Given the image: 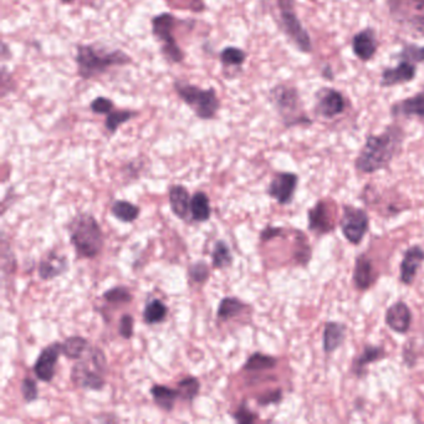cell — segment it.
<instances>
[{
    "instance_id": "1",
    "label": "cell",
    "mask_w": 424,
    "mask_h": 424,
    "mask_svg": "<svg viewBox=\"0 0 424 424\" xmlns=\"http://www.w3.org/2000/svg\"><path fill=\"white\" fill-rule=\"evenodd\" d=\"M404 141V130L392 123L379 134H371L355 161V168L360 173L372 174L387 168L394 157L401 152Z\"/></svg>"
},
{
    "instance_id": "2",
    "label": "cell",
    "mask_w": 424,
    "mask_h": 424,
    "mask_svg": "<svg viewBox=\"0 0 424 424\" xmlns=\"http://www.w3.org/2000/svg\"><path fill=\"white\" fill-rule=\"evenodd\" d=\"M76 50L77 74L82 80H91L103 75L111 67H125L132 62V57L122 50L106 52L84 44L77 45Z\"/></svg>"
},
{
    "instance_id": "3",
    "label": "cell",
    "mask_w": 424,
    "mask_h": 424,
    "mask_svg": "<svg viewBox=\"0 0 424 424\" xmlns=\"http://www.w3.org/2000/svg\"><path fill=\"white\" fill-rule=\"evenodd\" d=\"M69 233L77 256L93 259L103 251V229L93 215L88 213L76 215L69 225Z\"/></svg>"
},
{
    "instance_id": "4",
    "label": "cell",
    "mask_w": 424,
    "mask_h": 424,
    "mask_svg": "<svg viewBox=\"0 0 424 424\" xmlns=\"http://www.w3.org/2000/svg\"><path fill=\"white\" fill-rule=\"evenodd\" d=\"M269 98L285 127L312 125V120L305 111L300 93L295 87L279 84L271 88Z\"/></svg>"
},
{
    "instance_id": "5",
    "label": "cell",
    "mask_w": 424,
    "mask_h": 424,
    "mask_svg": "<svg viewBox=\"0 0 424 424\" xmlns=\"http://www.w3.org/2000/svg\"><path fill=\"white\" fill-rule=\"evenodd\" d=\"M173 87L179 98H182L183 103L192 108L197 118L203 121H210L217 116L220 101L214 87L202 88L183 80H176Z\"/></svg>"
},
{
    "instance_id": "6",
    "label": "cell",
    "mask_w": 424,
    "mask_h": 424,
    "mask_svg": "<svg viewBox=\"0 0 424 424\" xmlns=\"http://www.w3.org/2000/svg\"><path fill=\"white\" fill-rule=\"evenodd\" d=\"M389 14L411 35L424 36V0H389Z\"/></svg>"
},
{
    "instance_id": "7",
    "label": "cell",
    "mask_w": 424,
    "mask_h": 424,
    "mask_svg": "<svg viewBox=\"0 0 424 424\" xmlns=\"http://www.w3.org/2000/svg\"><path fill=\"white\" fill-rule=\"evenodd\" d=\"M276 4L279 9L281 29L285 35L297 46L299 52L310 54L312 52L311 38L297 16L295 0H276Z\"/></svg>"
},
{
    "instance_id": "8",
    "label": "cell",
    "mask_w": 424,
    "mask_h": 424,
    "mask_svg": "<svg viewBox=\"0 0 424 424\" xmlns=\"http://www.w3.org/2000/svg\"><path fill=\"white\" fill-rule=\"evenodd\" d=\"M177 23L178 19L171 13H162L152 19V34L162 42L161 54L171 64H181L185 57L173 35Z\"/></svg>"
},
{
    "instance_id": "9",
    "label": "cell",
    "mask_w": 424,
    "mask_h": 424,
    "mask_svg": "<svg viewBox=\"0 0 424 424\" xmlns=\"http://www.w3.org/2000/svg\"><path fill=\"white\" fill-rule=\"evenodd\" d=\"M340 225H341L343 236L348 239V241L353 246H358L362 243L369 227L367 212L353 205H343V213Z\"/></svg>"
},
{
    "instance_id": "10",
    "label": "cell",
    "mask_w": 424,
    "mask_h": 424,
    "mask_svg": "<svg viewBox=\"0 0 424 424\" xmlns=\"http://www.w3.org/2000/svg\"><path fill=\"white\" fill-rule=\"evenodd\" d=\"M348 103L343 92L336 88L323 87L316 93L315 113L325 120H333L341 116L346 110Z\"/></svg>"
},
{
    "instance_id": "11",
    "label": "cell",
    "mask_w": 424,
    "mask_h": 424,
    "mask_svg": "<svg viewBox=\"0 0 424 424\" xmlns=\"http://www.w3.org/2000/svg\"><path fill=\"white\" fill-rule=\"evenodd\" d=\"M299 177L292 172H279L276 173L268 187V195L275 200L280 205L292 203L297 192Z\"/></svg>"
},
{
    "instance_id": "12",
    "label": "cell",
    "mask_w": 424,
    "mask_h": 424,
    "mask_svg": "<svg viewBox=\"0 0 424 424\" xmlns=\"http://www.w3.org/2000/svg\"><path fill=\"white\" fill-rule=\"evenodd\" d=\"M60 355H62V343H52L45 348H42V351L34 365V373L41 382L50 384L54 379Z\"/></svg>"
},
{
    "instance_id": "13",
    "label": "cell",
    "mask_w": 424,
    "mask_h": 424,
    "mask_svg": "<svg viewBox=\"0 0 424 424\" xmlns=\"http://www.w3.org/2000/svg\"><path fill=\"white\" fill-rule=\"evenodd\" d=\"M91 362L87 358L85 361L75 363L71 369V381L77 387L90 391H101L105 387V379L96 368H90Z\"/></svg>"
},
{
    "instance_id": "14",
    "label": "cell",
    "mask_w": 424,
    "mask_h": 424,
    "mask_svg": "<svg viewBox=\"0 0 424 424\" xmlns=\"http://www.w3.org/2000/svg\"><path fill=\"white\" fill-rule=\"evenodd\" d=\"M309 229L319 235L328 234L336 228L335 218L326 200H319L307 213Z\"/></svg>"
},
{
    "instance_id": "15",
    "label": "cell",
    "mask_w": 424,
    "mask_h": 424,
    "mask_svg": "<svg viewBox=\"0 0 424 424\" xmlns=\"http://www.w3.org/2000/svg\"><path fill=\"white\" fill-rule=\"evenodd\" d=\"M424 249L422 246H413L404 251L403 259L399 265V275L401 281L404 285H412L416 280V276L419 268L423 264Z\"/></svg>"
},
{
    "instance_id": "16",
    "label": "cell",
    "mask_w": 424,
    "mask_h": 424,
    "mask_svg": "<svg viewBox=\"0 0 424 424\" xmlns=\"http://www.w3.org/2000/svg\"><path fill=\"white\" fill-rule=\"evenodd\" d=\"M417 65L407 60H399V65L387 67L381 75V86L392 87L401 84H407L416 79Z\"/></svg>"
},
{
    "instance_id": "17",
    "label": "cell",
    "mask_w": 424,
    "mask_h": 424,
    "mask_svg": "<svg viewBox=\"0 0 424 424\" xmlns=\"http://www.w3.org/2000/svg\"><path fill=\"white\" fill-rule=\"evenodd\" d=\"M391 113L394 118H416L424 125V87L413 96L394 103Z\"/></svg>"
},
{
    "instance_id": "18",
    "label": "cell",
    "mask_w": 424,
    "mask_h": 424,
    "mask_svg": "<svg viewBox=\"0 0 424 424\" xmlns=\"http://www.w3.org/2000/svg\"><path fill=\"white\" fill-rule=\"evenodd\" d=\"M386 325L399 335L408 333L412 326V311L404 302H394L386 312Z\"/></svg>"
},
{
    "instance_id": "19",
    "label": "cell",
    "mask_w": 424,
    "mask_h": 424,
    "mask_svg": "<svg viewBox=\"0 0 424 424\" xmlns=\"http://www.w3.org/2000/svg\"><path fill=\"white\" fill-rule=\"evenodd\" d=\"M379 42L376 31L367 28L363 30L358 31L353 38V54L361 60V62H369L377 52Z\"/></svg>"
},
{
    "instance_id": "20",
    "label": "cell",
    "mask_w": 424,
    "mask_h": 424,
    "mask_svg": "<svg viewBox=\"0 0 424 424\" xmlns=\"http://www.w3.org/2000/svg\"><path fill=\"white\" fill-rule=\"evenodd\" d=\"M353 284L360 292H366L372 287L376 281V271L373 261L368 258L367 254H360L355 260L353 269Z\"/></svg>"
},
{
    "instance_id": "21",
    "label": "cell",
    "mask_w": 424,
    "mask_h": 424,
    "mask_svg": "<svg viewBox=\"0 0 424 424\" xmlns=\"http://www.w3.org/2000/svg\"><path fill=\"white\" fill-rule=\"evenodd\" d=\"M69 270V260L65 256L57 251H49L39 264V276L41 280H52Z\"/></svg>"
},
{
    "instance_id": "22",
    "label": "cell",
    "mask_w": 424,
    "mask_h": 424,
    "mask_svg": "<svg viewBox=\"0 0 424 424\" xmlns=\"http://www.w3.org/2000/svg\"><path fill=\"white\" fill-rule=\"evenodd\" d=\"M346 331L348 327L341 322L328 321L325 323L323 333H322L325 353L330 355L343 346V341L346 338Z\"/></svg>"
},
{
    "instance_id": "23",
    "label": "cell",
    "mask_w": 424,
    "mask_h": 424,
    "mask_svg": "<svg viewBox=\"0 0 424 424\" xmlns=\"http://www.w3.org/2000/svg\"><path fill=\"white\" fill-rule=\"evenodd\" d=\"M169 205L173 214L179 219H187L190 213V200L188 190L182 184H174L168 192Z\"/></svg>"
},
{
    "instance_id": "24",
    "label": "cell",
    "mask_w": 424,
    "mask_h": 424,
    "mask_svg": "<svg viewBox=\"0 0 424 424\" xmlns=\"http://www.w3.org/2000/svg\"><path fill=\"white\" fill-rule=\"evenodd\" d=\"M386 357V351L381 346L367 345L363 348L362 353L355 358L353 362V372L358 379H362L367 373V368L371 363L377 362L379 360Z\"/></svg>"
},
{
    "instance_id": "25",
    "label": "cell",
    "mask_w": 424,
    "mask_h": 424,
    "mask_svg": "<svg viewBox=\"0 0 424 424\" xmlns=\"http://www.w3.org/2000/svg\"><path fill=\"white\" fill-rule=\"evenodd\" d=\"M154 403L164 412H172L176 401L179 399L178 389H171L164 384H154L151 389Z\"/></svg>"
},
{
    "instance_id": "26",
    "label": "cell",
    "mask_w": 424,
    "mask_h": 424,
    "mask_svg": "<svg viewBox=\"0 0 424 424\" xmlns=\"http://www.w3.org/2000/svg\"><path fill=\"white\" fill-rule=\"evenodd\" d=\"M192 219L198 223H205L212 217V207L208 195L205 192H195L190 200Z\"/></svg>"
},
{
    "instance_id": "27",
    "label": "cell",
    "mask_w": 424,
    "mask_h": 424,
    "mask_svg": "<svg viewBox=\"0 0 424 424\" xmlns=\"http://www.w3.org/2000/svg\"><path fill=\"white\" fill-rule=\"evenodd\" d=\"M111 213L122 223H133L138 219L141 210L128 200H116L111 207Z\"/></svg>"
},
{
    "instance_id": "28",
    "label": "cell",
    "mask_w": 424,
    "mask_h": 424,
    "mask_svg": "<svg viewBox=\"0 0 424 424\" xmlns=\"http://www.w3.org/2000/svg\"><path fill=\"white\" fill-rule=\"evenodd\" d=\"M88 348H90L88 341L81 336L67 338L62 343V355L69 360H80L84 356V353L88 351Z\"/></svg>"
},
{
    "instance_id": "29",
    "label": "cell",
    "mask_w": 424,
    "mask_h": 424,
    "mask_svg": "<svg viewBox=\"0 0 424 424\" xmlns=\"http://www.w3.org/2000/svg\"><path fill=\"white\" fill-rule=\"evenodd\" d=\"M246 307V304L239 300L238 297H224L219 302V307H218L217 315H218V319H220V320L227 321V320H230V319L239 316L241 312L244 311Z\"/></svg>"
},
{
    "instance_id": "30",
    "label": "cell",
    "mask_w": 424,
    "mask_h": 424,
    "mask_svg": "<svg viewBox=\"0 0 424 424\" xmlns=\"http://www.w3.org/2000/svg\"><path fill=\"white\" fill-rule=\"evenodd\" d=\"M137 111H131V110H113L108 113L106 121H105V127L108 132L113 134L118 132V128L121 127L125 123L131 121L132 118H137Z\"/></svg>"
},
{
    "instance_id": "31",
    "label": "cell",
    "mask_w": 424,
    "mask_h": 424,
    "mask_svg": "<svg viewBox=\"0 0 424 424\" xmlns=\"http://www.w3.org/2000/svg\"><path fill=\"white\" fill-rule=\"evenodd\" d=\"M168 309L159 299H154L146 305L144 310V320L147 325H156L164 321L167 317Z\"/></svg>"
},
{
    "instance_id": "32",
    "label": "cell",
    "mask_w": 424,
    "mask_h": 424,
    "mask_svg": "<svg viewBox=\"0 0 424 424\" xmlns=\"http://www.w3.org/2000/svg\"><path fill=\"white\" fill-rule=\"evenodd\" d=\"M212 264L215 269H225L233 264V256L230 248L224 241H215L212 251Z\"/></svg>"
},
{
    "instance_id": "33",
    "label": "cell",
    "mask_w": 424,
    "mask_h": 424,
    "mask_svg": "<svg viewBox=\"0 0 424 424\" xmlns=\"http://www.w3.org/2000/svg\"><path fill=\"white\" fill-rule=\"evenodd\" d=\"M277 360L265 353H254L246 360L243 369L246 371H265L276 367Z\"/></svg>"
},
{
    "instance_id": "34",
    "label": "cell",
    "mask_w": 424,
    "mask_h": 424,
    "mask_svg": "<svg viewBox=\"0 0 424 424\" xmlns=\"http://www.w3.org/2000/svg\"><path fill=\"white\" fill-rule=\"evenodd\" d=\"M220 62L225 67H241L246 60V52L236 46L224 47L219 54Z\"/></svg>"
},
{
    "instance_id": "35",
    "label": "cell",
    "mask_w": 424,
    "mask_h": 424,
    "mask_svg": "<svg viewBox=\"0 0 424 424\" xmlns=\"http://www.w3.org/2000/svg\"><path fill=\"white\" fill-rule=\"evenodd\" d=\"M177 389L179 392V399H184L187 402H192L200 394V382L197 377L188 376V377L179 381L177 384Z\"/></svg>"
},
{
    "instance_id": "36",
    "label": "cell",
    "mask_w": 424,
    "mask_h": 424,
    "mask_svg": "<svg viewBox=\"0 0 424 424\" xmlns=\"http://www.w3.org/2000/svg\"><path fill=\"white\" fill-rule=\"evenodd\" d=\"M103 297L105 302H110V304H120V305L130 304L133 300L132 294L130 292L127 287H115L113 289H108L103 292Z\"/></svg>"
},
{
    "instance_id": "37",
    "label": "cell",
    "mask_w": 424,
    "mask_h": 424,
    "mask_svg": "<svg viewBox=\"0 0 424 424\" xmlns=\"http://www.w3.org/2000/svg\"><path fill=\"white\" fill-rule=\"evenodd\" d=\"M399 60H407L413 64L424 62V46L414 45V44H404L403 49L397 55Z\"/></svg>"
},
{
    "instance_id": "38",
    "label": "cell",
    "mask_w": 424,
    "mask_h": 424,
    "mask_svg": "<svg viewBox=\"0 0 424 424\" xmlns=\"http://www.w3.org/2000/svg\"><path fill=\"white\" fill-rule=\"evenodd\" d=\"M188 275L195 284H205L210 279V265L203 260L195 261L188 268Z\"/></svg>"
},
{
    "instance_id": "39",
    "label": "cell",
    "mask_w": 424,
    "mask_h": 424,
    "mask_svg": "<svg viewBox=\"0 0 424 424\" xmlns=\"http://www.w3.org/2000/svg\"><path fill=\"white\" fill-rule=\"evenodd\" d=\"M21 396H23V399H24L26 403H31V402H34V401L39 399L38 384L30 377H26V379L21 381Z\"/></svg>"
},
{
    "instance_id": "40",
    "label": "cell",
    "mask_w": 424,
    "mask_h": 424,
    "mask_svg": "<svg viewBox=\"0 0 424 424\" xmlns=\"http://www.w3.org/2000/svg\"><path fill=\"white\" fill-rule=\"evenodd\" d=\"M235 422L241 424L254 423L258 419V414L254 413L253 411L249 409L246 401L241 402V406L235 411L234 413L231 414Z\"/></svg>"
},
{
    "instance_id": "41",
    "label": "cell",
    "mask_w": 424,
    "mask_h": 424,
    "mask_svg": "<svg viewBox=\"0 0 424 424\" xmlns=\"http://www.w3.org/2000/svg\"><path fill=\"white\" fill-rule=\"evenodd\" d=\"M90 108H91L92 113H96V115H106L108 116V113L115 110V103H113L111 98L100 96V98H93V101L90 105Z\"/></svg>"
},
{
    "instance_id": "42",
    "label": "cell",
    "mask_w": 424,
    "mask_h": 424,
    "mask_svg": "<svg viewBox=\"0 0 424 424\" xmlns=\"http://www.w3.org/2000/svg\"><path fill=\"white\" fill-rule=\"evenodd\" d=\"M133 330H134V319L131 314H125L120 319L118 323V333L125 340H131L133 338Z\"/></svg>"
},
{
    "instance_id": "43",
    "label": "cell",
    "mask_w": 424,
    "mask_h": 424,
    "mask_svg": "<svg viewBox=\"0 0 424 424\" xmlns=\"http://www.w3.org/2000/svg\"><path fill=\"white\" fill-rule=\"evenodd\" d=\"M281 399H282V392L281 389H274L270 391L265 394H261L260 397L258 399V404L261 407H265L269 404H277L280 403Z\"/></svg>"
},
{
    "instance_id": "44",
    "label": "cell",
    "mask_w": 424,
    "mask_h": 424,
    "mask_svg": "<svg viewBox=\"0 0 424 424\" xmlns=\"http://www.w3.org/2000/svg\"><path fill=\"white\" fill-rule=\"evenodd\" d=\"M282 231H284V229H282V228H276V227H270V225H268L265 229L261 230L260 241H271V239H274V238H277V236H280L281 233H282Z\"/></svg>"
},
{
    "instance_id": "45",
    "label": "cell",
    "mask_w": 424,
    "mask_h": 424,
    "mask_svg": "<svg viewBox=\"0 0 424 424\" xmlns=\"http://www.w3.org/2000/svg\"><path fill=\"white\" fill-rule=\"evenodd\" d=\"M62 3H65V4H67V3H72V1H75V0H62Z\"/></svg>"
}]
</instances>
